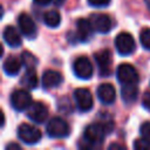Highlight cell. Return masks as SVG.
Here are the masks:
<instances>
[{
	"instance_id": "obj_20",
	"label": "cell",
	"mask_w": 150,
	"mask_h": 150,
	"mask_svg": "<svg viewBox=\"0 0 150 150\" xmlns=\"http://www.w3.org/2000/svg\"><path fill=\"white\" fill-rule=\"evenodd\" d=\"M43 22H45L46 26H48L50 28H55L61 22V15H60V13L56 9H50V11L45 13Z\"/></svg>"
},
{
	"instance_id": "obj_28",
	"label": "cell",
	"mask_w": 150,
	"mask_h": 150,
	"mask_svg": "<svg viewBox=\"0 0 150 150\" xmlns=\"http://www.w3.org/2000/svg\"><path fill=\"white\" fill-rule=\"evenodd\" d=\"M50 1H52V0H34V2L38 4V5H40V6H46V5H48Z\"/></svg>"
},
{
	"instance_id": "obj_29",
	"label": "cell",
	"mask_w": 150,
	"mask_h": 150,
	"mask_svg": "<svg viewBox=\"0 0 150 150\" xmlns=\"http://www.w3.org/2000/svg\"><path fill=\"white\" fill-rule=\"evenodd\" d=\"M64 1H66V0H52V2H53L54 5H56V6H62V5L64 4Z\"/></svg>"
},
{
	"instance_id": "obj_22",
	"label": "cell",
	"mask_w": 150,
	"mask_h": 150,
	"mask_svg": "<svg viewBox=\"0 0 150 150\" xmlns=\"http://www.w3.org/2000/svg\"><path fill=\"white\" fill-rule=\"evenodd\" d=\"M139 42L145 49H150V28H144L139 33Z\"/></svg>"
},
{
	"instance_id": "obj_16",
	"label": "cell",
	"mask_w": 150,
	"mask_h": 150,
	"mask_svg": "<svg viewBox=\"0 0 150 150\" xmlns=\"http://www.w3.org/2000/svg\"><path fill=\"white\" fill-rule=\"evenodd\" d=\"M2 36H4V40L5 42L9 46V47H13V48H16L21 45V35L19 34L18 29L13 26H7L5 27L4 29V33H2Z\"/></svg>"
},
{
	"instance_id": "obj_12",
	"label": "cell",
	"mask_w": 150,
	"mask_h": 150,
	"mask_svg": "<svg viewBox=\"0 0 150 150\" xmlns=\"http://www.w3.org/2000/svg\"><path fill=\"white\" fill-rule=\"evenodd\" d=\"M95 60L100 69V74L102 76H108L110 74V64H111V54L109 49H101L95 53Z\"/></svg>"
},
{
	"instance_id": "obj_25",
	"label": "cell",
	"mask_w": 150,
	"mask_h": 150,
	"mask_svg": "<svg viewBox=\"0 0 150 150\" xmlns=\"http://www.w3.org/2000/svg\"><path fill=\"white\" fill-rule=\"evenodd\" d=\"M88 2L94 7H105L110 4V0H88Z\"/></svg>"
},
{
	"instance_id": "obj_21",
	"label": "cell",
	"mask_w": 150,
	"mask_h": 150,
	"mask_svg": "<svg viewBox=\"0 0 150 150\" xmlns=\"http://www.w3.org/2000/svg\"><path fill=\"white\" fill-rule=\"evenodd\" d=\"M20 59L22 61V66H25L26 69H34L35 64L38 63L36 57L32 53H29V52H22Z\"/></svg>"
},
{
	"instance_id": "obj_5",
	"label": "cell",
	"mask_w": 150,
	"mask_h": 150,
	"mask_svg": "<svg viewBox=\"0 0 150 150\" xmlns=\"http://www.w3.org/2000/svg\"><path fill=\"white\" fill-rule=\"evenodd\" d=\"M115 47L118 54H121L122 56H127L135 50L136 45L131 34L127 32H122L115 39Z\"/></svg>"
},
{
	"instance_id": "obj_3",
	"label": "cell",
	"mask_w": 150,
	"mask_h": 150,
	"mask_svg": "<svg viewBox=\"0 0 150 150\" xmlns=\"http://www.w3.org/2000/svg\"><path fill=\"white\" fill-rule=\"evenodd\" d=\"M116 76L121 84H131L138 82V73L130 63H122L116 69Z\"/></svg>"
},
{
	"instance_id": "obj_15",
	"label": "cell",
	"mask_w": 150,
	"mask_h": 150,
	"mask_svg": "<svg viewBox=\"0 0 150 150\" xmlns=\"http://www.w3.org/2000/svg\"><path fill=\"white\" fill-rule=\"evenodd\" d=\"M41 81H42L43 88L52 89V88H55V87L60 86L62 83V81H63V77L59 71L49 69V70H46L43 73Z\"/></svg>"
},
{
	"instance_id": "obj_4",
	"label": "cell",
	"mask_w": 150,
	"mask_h": 150,
	"mask_svg": "<svg viewBox=\"0 0 150 150\" xmlns=\"http://www.w3.org/2000/svg\"><path fill=\"white\" fill-rule=\"evenodd\" d=\"M18 137L26 144H35L41 139V131L32 124L22 123L18 128Z\"/></svg>"
},
{
	"instance_id": "obj_17",
	"label": "cell",
	"mask_w": 150,
	"mask_h": 150,
	"mask_svg": "<svg viewBox=\"0 0 150 150\" xmlns=\"http://www.w3.org/2000/svg\"><path fill=\"white\" fill-rule=\"evenodd\" d=\"M21 66H22L21 59H18V57L14 56V55H9V56L4 61L2 68H4V71H5L7 75H9V76H15V75L20 71Z\"/></svg>"
},
{
	"instance_id": "obj_8",
	"label": "cell",
	"mask_w": 150,
	"mask_h": 150,
	"mask_svg": "<svg viewBox=\"0 0 150 150\" xmlns=\"http://www.w3.org/2000/svg\"><path fill=\"white\" fill-rule=\"evenodd\" d=\"M27 116L34 123H43L48 117V109L42 102H32L27 108Z\"/></svg>"
},
{
	"instance_id": "obj_18",
	"label": "cell",
	"mask_w": 150,
	"mask_h": 150,
	"mask_svg": "<svg viewBox=\"0 0 150 150\" xmlns=\"http://www.w3.org/2000/svg\"><path fill=\"white\" fill-rule=\"evenodd\" d=\"M121 97L124 101V103L130 104L134 103L138 97V88L136 83L131 84H123L121 89Z\"/></svg>"
},
{
	"instance_id": "obj_14",
	"label": "cell",
	"mask_w": 150,
	"mask_h": 150,
	"mask_svg": "<svg viewBox=\"0 0 150 150\" xmlns=\"http://www.w3.org/2000/svg\"><path fill=\"white\" fill-rule=\"evenodd\" d=\"M96 94H97L98 100L103 104H111V103H114V101L116 98L115 88L110 83H102V84H100L98 88H97Z\"/></svg>"
},
{
	"instance_id": "obj_6",
	"label": "cell",
	"mask_w": 150,
	"mask_h": 150,
	"mask_svg": "<svg viewBox=\"0 0 150 150\" xmlns=\"http://www.w3.org/2000/svg\"><path fill=\"white\" fill-rule=\"evenodd\" d=\"M30 103H32V96L26 89L14 90L11 95V104L13 109H15L16 111L27 110Z\"/></svg>"
},
{
	"instance_id": "obj_10",
	"label": "cell",
	"mask_w": 150,
	"mask_h": 150,
	"mask_svg": "<svg viewBox=\"0 0 150 150\" xmlns=\"http://www.w3.org/2000/svg\"><path fill=\"white\" fill-rule=\"evenodd\" d=\"M18 25H19V29L20 32L29 39L35 38L36 35V25L34 22V20L27 14V13H21L18 18Z\"/></svg>"
},
{
	"instance_id": "obj_1",
	"label": "cell",
	"mask_w": 150,
	"mask_h": 150,
	"mask_svg": "<svg viewBox=\"0 0 150 150\" xmlns=\"http://www.w3.org/2000/svg\"><path fill=\"white\" fill-rule=\"evenodd\" d=\"M46 131H47V135L52 138H64L69 135L70 128L63 118L53 117L48 121Z\"/></svg>"
},
{
	"instance_id": "obj_7",
	"label": "cell",
	"mask_w": 150,
	"mask_h": 150,
	"mask_svg": "<svg viewBox=\"0 0 150 150\" xmlns=\"http://www.w3.org/2000/svg\"><path fill=\"white\" fill-rule=\"evenodd\" d=\"M73 70H74V73L77 77L87 80V79L91 77L94 68H93V64H91L90 60L87 56H80L74 61Z\"/></svg>"
},
{
	"instance_id": "obj_9",
	"label": "cell",
	"mask_w": 150,
	"mask_h": 150,
	"mask_svg": "<svg viewBox=\"0 0 150 150\" xmlns=\"http://www.w3.org/2000/svg\"><path fill=\"white\" fill-rule=\"evenodd\" d=\"M74 98H75V103H76L79 110L89 111L93 108L94 101H93V96H91V94L88 89L77 88L74 91Z\"/></svg>"
},
{
	"instance_id": "obj_2",
	"label": "cell",
	"mask_w": 150,
	"mask_h": 150,
	"mask_svg": "<svg viewBox=\"0 0 150 150\" xmlns=\"http://www.w3.org/2000/svg\"><path fill=\"white\" fill-rule=\"evenodd\" d=\"M104 135H105V128L103 124L101 123L89 124L84 129V142L89 146L100 145L104 139Z\"/></svg>"
},
{
	"instance_id": "obj_30",
	"label": "cell",
	"mask_w": 150,
	"mask_h": 150,
	"mask_svg": "<svg viewBox=\"0 0 150 150\" xmlns=\"http://www.w3.org/2000/svg\"><path fill=\"white\" fill-rule=\"evenodd\" d=\"M115 148L121 149V148H123V146H121V145H118V144H111V145H109V149H115Z\"/></svg>"
},
{
	"instance_id": "obj_24",
	"label": "cell",
	"mask_w": 150,
	"mask_h": 150,
	"mask_svg": "<svg viewBox=\"0 0 150 150\" xmlns=\"http://www.w3.org/2000/svg\"><path fill=\"white\" fill-rule=\"evenodd\" d=\"M141 136L150 142V122H144L139 128Z\"/></svg>"
},
{
	"instance_id": "obj_19",
	"label": "cell",
	"mask_w": 150,
	"mask_h": 150,
	"mask_svg": "<svg viewBox=\"0 0 150 150\" xmlns=\"http://www.w3.org/2000/svg\"><path fill=\"white\" fill-rule=\"evenodd\" d=\"M21 84L27 89H34L38 86V75L34 69H26L21 77Z\"/></svg>"
},
{
	"instance_id": "obj_11",
	"label": "cell",
	"mask_w": 150,
	"mask_h": 150,
	"mask_svg": "<svg viewBox=\"0 0 150 150\" xmlns=\"http://www.w3.org/2000/svg\"><path fill=\"white\" fill-rule=\"evenodd\" d=\"M91 26L95 32L97 33H108L111 29V20L107 14L103 13H95L91 14L89 18Z\"/></svg>"
},
{
	"instance_id": "obj_23",
	"label": "cell",
	"mask_w": 150,
	"mask_h": 150,
	"mask_svg": "<svg viewBox=\"0 0 150 150\" xmlns=\"http://www.w3.org/2000/svg\"><path fill=\"white\" fill-rule=\"evenodd\" d=\"M134 148L136 150H150V142L145 138H137L134 142Z\"/></svg>"
},
{
	"instance_id": "obj_13",
	"label": "cell",
	"mask_w": 150,
	"mask_h": 150,
	"mask_svg": "<svg viewBox=\"0 0 150 150\" xmlns=\"http://www.w3.org/2000/svg\"><path fill=\"white\" fill-rule=\"evenodd\" d=\"M94 28L91 26V22L90 20L88 19H79L76 21V33H75V36H76V40L77 41H88L93 34Z\"/></svg>"
},
{
	"instance_id": "obj_31",
	"label": "cell",
	"mask_w": 150,
	"mask_h": 150,
	"mask_svg": "<svg viewBox=\"0 0 150 150\" xmlns=\"http://www.w3.org/2000/svg\"><path fill=\"white\" fill-rule=\"evenodd\" d=\"M145 4H146V6H148V8L150 9V0H145Z\"/></svg>"
},
{
	"instance_id": "obj_26",
	"label": "cell",
	"mask_w": 150,
	"mask_h": 150,
	"mask_svg": "<svg viewBox=\"0 0 150 150\" xmlns=\"http://www.w3.org/2000/svg\"><path fill=\"white\" fill-rule=\"evenodd\" d=\"M142 104L143 107L150 111V93H145L143 95V100H142Z\"/></svg>"
},
{
	"instance_id": "obj_27",
	"label": "cell",
	"mask_w": 150,
	"mask_h": 150,
	"mask_svg": "<svg viewBox=\"0 0 150 150\" xmlns=\"http://www.w3.org/2000/svg\"><path fill=\"white\" fill-rule=\"evenodd\" d=\"M6 149H9V150H12V149H14V150H21V146H20L19 144L12 143V144H8V145L6 146Z\"/></svg>"
}]
</instances>
